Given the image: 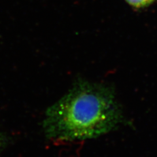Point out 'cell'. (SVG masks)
Masks as SVG:
<instances>
[{"instance_id":"3957f363","label":"cell","mask_w":157,"mask_h":157,"mask_svg":"<svg viewBox=\"0 0 157 157\" xmlns=\"http://www.w3.org/2000/svg\"><path fill=\"white\" fill-rule=\"evenodd\" d=\"M2 144V137L1 135H0V147H1Z\"/></svg>"},{"instance_id":"7a4b0ae2","label":"cell","mask_w":157,"mask_h":157,"mask_svg":"<svg viewBox=\"0 0 157 157\" xmlns=\"http://www.w3.org/2000/svg\"><path fill=\"white\" fill-rule=\"evenodd\" d=\"M132 6L135 7H143L151 4L155 0H126Z\"/></svg>"},{"instance_id":"6da1fadb","label":"cell","mask_w":157,"mask_h":157,"mask_svg":"<svg viewBox=\"0 0 157 157\" xmlns=\"http://www.w3.org/2000/svg\"><path fill=\"white\" fill-rule=\"evenodd\" d=\"M122 120L121 106L109 86L81 79L48 108L43 129L49 139L81 141L106 134Z\"/></svg>"}]
</instances>
